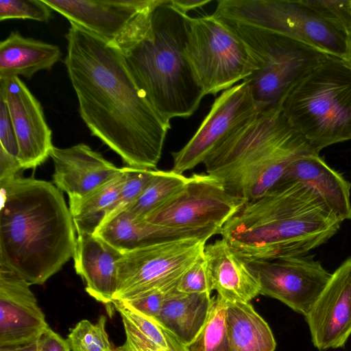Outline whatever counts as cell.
Here are the masks:
<instances>
[{"label":"cell","instance_id":"9","mask_svg":"<svg viewBox=\"0 0 351 351\" xmlns=\"http://www.w3.org/2000/svg\"><path fill=\"white\" fill-rule=\"evenodd\" d=\"M184 53L204 95H216L259 69L245 42L213 14L187 17Z\"/></svg>","mask_w":351,"mask_h":351},{"label":"cell","instance_id":"39","mask_svg":"<svg viewBox=\"0 0 351 351\" xmlns=\"http://www.w3.org/2000/svg\"><path fill=\"white\" fill-rule=\"evenodd\" d=\"M210 1V0H171L173 6L184 14H188L191 10L201 8Z\"/></svg>","mask_w":351,"mask_h":351},{"label":"cell","instance_id":"22","mask_svg":"<svg viewBox=\"0 0 351 351\" xmlns=\"http://www.w3.org/2000/svg\"><path fill=\"white\" fill-rule=\"evenodd\" d=\"M61 56L58 46L12 32L0 43V78L30 79L40 71L51 70Z\"/></svg>","mask_w":351,"mask_h":351},{"label":"cell","instance_id":"3","mask_svg":"<svg viewBox=\"0 0 351 351\" xmlns=\"http://www.w3.org/2000/svg\"><path fill=\"white\" fill-rule=\"evenodd\" d=\"M188 16L171 0H154L110 43L149 103L169 122L191 116L205 96L184 53Z\"/></svg>","mask_w":351,"mask_h":351},{"label":"cell","instance_id":"20","mask_svg":"<svg viewBox=\"0 0 351 351\" xmlns=\"http://www.w3.org/2000/svg\"><path fill=\"white\" fill-rule=\"evenodd\" d=\"M204 255L213 289L227 301L250 302L260 294L258 280L250 266L223 238L205 245Z\"/></svg>","mask_w":351,"mask_h":351},{"label":"cell","instance_id":"27","mask_svg":"<svg viewBox=\"0 0 351 351\" xmlns=\"http://www.w3.org/2000/svg\"><path fill=\"white\" fill-rule=\"evenodd\" d=\"M173 170L153 171L152 176L143 193L132 204L124 206L134 218L142 220L153 210L168 199L189 180Z\"/></svg>","mask_w":351,"mask_h":351},{"label":"cell","instance_id":"25","mask_svg":"<svg viewBox=\"0 0 351 351\" xmlns=\"http://www.w3.org/2000/svg\"><path fill=\"white\" fill-rule=\"evenodd\" d=\"M226 322L232 351H275L270 327L250 302L227 301Z\"/></svg>","mask_w":351,"mask_h":351},{"label":"cell","instance_id":"13","mask_svg":"<svg viewBox=\"0 0 351 351\" xmlns=\"http://www.w3.org/2000/svg\"><path fill=\"white\" fill-rule=\"evenodd\" d=\"M248 263L258 280L260 294L278 300L304 317L332 275L313 256Z\"/></svg>","mask_w":351,"mask_h":351},{"label":"cell","instance_id":"23","mask_svg":"<svg viewBox=\"0 0 351 351\" xmlns=\"http://www.w3.org/2000/svg\"><path fill=\"white\" fill-rule=\"evenodd\" d=\"M94 235L122 254L164 241L186 238L144 219L134 218L124 206L110 212Z\"/></svg>","mask_w":351,"mask_h":351},{"label":"cell","instance_id":"35","mask_svg":"<svg viewBox=\"0 0 351 351\" xmlns=\"http://www.w3.org/2000/svg\"><path fill=\"white\" fill-rule=\"evenodd\" d=\"M0 147L18 157L19 146L4 95L0 93Z\"/></svg>","mask_w":351,"mask_h":351},{"label":"cell","instance_id":"2","mask_svg":"<svg viewBox=\"0 0 351 351\" xmlns=\"http://www.w3.org/2000/svg\"><path fill=\"white\" fill-rule=\"evenodd\" d=\"M0 265L43 285L73 257L75 226L62 192L50 182L17 177L0 183Z\"/></svg>","mask_w":351,"mask_h":351},{"label":"cell","instance_id":"29","mask_svg":"<svg viewBox=\"0 0 351 351\" xmlns=\"http://www.w3.org/2000/svg\"><path fill=\"white\" fill-rule=\"evenodd\" d=\"M114 308L149 341L163 351H189L171 331L157 319L149 317L122 301H114Z\"/></svg>","mask_w":351,"mask_h":351},{"label":"cell","instance_id":"11","mask_svg":"<svg viewBox=\"0 0 351 351\" xmlns=\"http://www.w3.org/2000/svg\"><path fill=\"white\" fill-rule=\"evenodd\" d=\"M207 241L203 238L171 239L123 254L117 262L114 301L130 300L153 289L177 285L204 253Z\"/></svg>","mask_w":351,"mask_h":351},{"label":"cell","instance_id":"43","mask_svg":"<svg viewBox=\"0 0 351 351\" xmlns=\"http://www.w3.org/2000/svg\"><path fill=\"white\" fill-rule=\"evenodd\" d=\"M112 351H115V350H112Z\"/></svg>","mask_w":351,"mask_h":351},{"label":"cell","instance_id":"30","mask_svg":"<svg viewBox=\"0 0 351 351\" xmlns=\"http://www.w3.org/2000/svg\"><path fill=\"white\" fill-rule=\"evenodd\" d=\"M106 318L101 315L95 324L80 321L70 330L67 341L71 351H112L106 330Z\"/></svg>","mask_w":351,"mask_h":351},{"label":"cell","instance_id":"38","mask_svg":"<svg viewBox=\"0 0 351 351\" xmlns=\"http://www.w3.org/2000/svg\"><path fill=\"white\" fill-rule=\"evenodd\" d=\"M23 170L18 158L8 154L0 147V183L16 179Z\"/></svg>","mask_w":351,"mask_h":351},{"label":"cell","instance_id":"7","mask_svg":"<svg viewBox=\"0 0 351 351\" xmlns=\"http://www.w3.org/2000/svg\"><path fill=\"white\" fill-rule=\"evenodd\" d=\"M213 14L286 36L330 56L346 58V26L313 0H219Z\"/></svg>","mask_w":351,"mask_h":351},{"label":"cell","instance_id":"34","mask_svg":"<svg viewBox=\"0 0 351 351\" xmlns=\"http://www.w3.org/2000/svg\"><path fill=\"white\" fill-rule=\"evenodd\" d=\"M177 285L153 289L132 299L123 300L122 302L136 311L156 319L166 299L176 289Z\"/></svg>","mask_w":351,"mask_h":351},{"label":"cell","instance_id":"36","mask_svg":"<svg viewBox=\"0 0 351 351\" xmlns=\"http://www.w3.org/2000/svg\"><path fill=\"white\" fill-rule=\"evenodd\" d=\"M122 321L125 341L115 351H163L149 341L127 320L122 319Z\"/></svg>","mask_w":351,"mask_h":351},{"label":"cell","instance_id":"15","mask_svg":"<svg viewBox=\"0 0 351 351\" xmlns=\"http://www.w3.org/2000/svg\"><path fill=\"white\" fill-rule=\"evenodd\" d=\"M304 317L318 350L345 346L351 335V256L332 274Z\"/></svg>","mask_w":351,"mask_h":351},{"label":"cell","instance_id":"8","mask_svg":"<svg viewBox=\"0 0 351 351\" xmlns=\"http://www.w3.org/2000/svg\"><path fill=\"white\" fill-rule=\"evenodd\" d=\"M261 62L246 78L259 112L280 106L290 90L328 56L286 36L243 23L221 19Z\"/></svg>","mask_w":351,"mask_h":351},{"label":"cell","instance_id":"41","mask_svg":"<svg viewBox=\"0 0 351 351\" xmlns=\"http://www.w3.org/2000/svg\"><path fill=\"white\" fill-rule=\"evenodd\" d=\"M347 51L344 61L351 67V25L347 29Z\"/></svg>","mask_w":351,"mask_h":351},{"label":"cell","instance_id":"6","mask_svg":"<svg viewBox=\"0 0 351 351\" xmlns=\"http://www.w3.org/2000/svg\"><path fill=\"white\" fill-rule=\"evenodd\" d=\"M280 108L317 154L351 139V67L329 56L287 94Z\"/></svg>","mask_w":351,"mask_h":351},{"label":"cell","instance_id":"26","mask_svg":"<svg viewBox=\"0 0 351 351\" xmlns=\"http://www.w3.org/2000/svg\"><path fill=\"white\" fill-rule=\"evenodd\" d=\"M126 180L124 167L114 178L81 197L69 198L77 234H94L116 204Z\"/></svg>","mask_w":351,"mask_h":351},{"label":"cell","instance_id":"14","mask_svg":"<svg viewBox=\"0 0 351 351\" xmlns=\"http://www.w3.org/2000/svg\"><path fill=\"white\" fill-rule=\"evenodd\" d=\"M0 93L6 100L16 134L18 160L23 169H34L46 161L54 148L43 108L18 76L0 78Z\"/></svg>","mask_w":351,"mask_h":351},{"label":"cell","instance_id":"18","mask_svg":"<svg viewBox=\"0 0 351 351\" xmlns=\"http://www.w3.org/2000/svg\"><path fill=\"white\" fill-rule=\"evenodd\" d=\"M50 157L53 182L69 198L86 195L121 169L83 143L66 148L54 147Z\"/></svg>","mask_w":351,"mask_h":351},{"label":"cell","instance_id":"1","mask_svg":"<svg viewBox=\"0 0 351 351\" xmlns=\"http://www.w3.org/2000/svg\"><path fill=\"white\" fill-rule=\"evenodd\" d=\"M64 60L81 118L128 167L154 170L171 128L137 86L113 45L74 25Z\"/></svg>","mask_w":351,"mask_h":351},{"label":"cell","instance_id":"37","mask_svg":"<svg viewBox=\"0 0 351 351\" xmlns=\"http://www.w3.org/2000/svg\"><path fill=\"white\" fill-rule=\"evenodd\" d=\"M36 351H71L70 346L60 335L49 327L36 341Z\"/></svg>","mask_w":351,"mask_h":351},{"label":"cell","instance_id":"10","mask_svg":"<svg viewBox=\"0 0 351 351\" xmlns=\"http://www.w3.org/2000/svg\"><path fill=\"white\" fill-rule=\"evenodd\" d=\"M245 203L243 199L230 194L215 176L193 173L181 189L144 220L186 238L208 240L220 234Z\"/></svg>","mask_w":351,"mask_h":351},{"label":"cell","instance_id":"28","mask_svg":"<svg viewBox=\"0 0 351 351\" xmlns=\"http://www.w3.org/2000/svg\"><path fill=\"white\" fill-rule=\"evenodd\" d=\"M227 301L218 294L213 298L202 328L187 346L189 351H232L226 322Z\"/></svg>","mask_w":351,"mask_h":351},{"label":"cell","instance_id":"17","mask_svg":"<svg viewBox=\"0 0 351 351\" xmlns=\"http://www.w3.org/2000/svg\"><path fill=\"white\" fill-rule=\"evenodd\" d=\"M52 10L112 43L154 0H43Z\"/></svg>","mask_w":351,"mask_h":351},{"label":"cell","instance_id":"5","mask_svg":"<svg viewBox=\"0 0 351 351\" xmlns=\"http://www.w3.org/2000/svg\"><path fill=\"white\" fill-rule=\"evenodd\" d=\"M308 154L317 153L278 107L250 118L203 164L206 173L219 179L230 194L247 202L274 187L293 160Z\"/></svg>","mask_w":351,"mask_h":351},{"label":"cell","instance_id":"21","mask_svg":"<svg viewBox=\"0 0 351 351\" xmlns=\"http://www.w3.org/2000/svg\"><path fill=\"white\" fill-rule=\"evenodd\" d=\"M296 181L314 190L343 221L351 219V184L317 154L300 156L285 169L278 182Z\"/></svg>","mask_w":351,"mask_h":351},{"label":"cell","instance_id":"19","mask_svg":"<svg viewBox=\"0 0 351 351\" xmlns=\"http://www.w3.org/2000/svg\"><path fill=\"white\" fill-rule=\"evenodd\" d=\"M123 254L94 234H77L73 255L75 272L86 291L97 301L112 306L117 289V262Z\"/></svg>","mask_w":351,"mask_h":351},{"label":"cell","instance_id":"16","mask_svg":"<svg viewBox=\"0 0 351 351\" xmlns=\"http://www.w3.org/2000/svg\"><path fill=\"white\" fill-rule=\"evenodd\" d=\"M29 286L0 265V348L32 343L49 327Z\"/></svg>","mask_w":351,"mask_h":351},{"label":"cell","instance_id":"40","mask_svg":"<svg viewBox=\"0 0 351 351\" xmlns=\"http://www.w3.org/2000/svg\"><path fill=\"white\" fill-rule=\"evenodd\" d=\"M36 341L21 346L0 348V351H36Z\"/></svg>","mask_w":351,"mask_h":351},{"label":"cell","instance_id":"24","mask_svg":"<svg viewBox=\"0 0 351 351\" xmlns=\"http://www.w3.org/2000/svg\"><path fill=\"white\" fill-rule=\"evenodd\" d=\"M210 295L185 293L176 288L163 303L156 319L188 346L206 322L213 301Z\"/></svg>","mask_w":351,"mask_h":351},{"label":"cell","instance_id":"31","mask_svg":"<svg viewBox=\"0 0 351 351\" xmlns=\"http://www.w3.org/2000/svg\"><path fill=\"white\" fill-rule=\"evenodd\" d=\"M51 10L43 0H1L0 21L21 19L46 23Z\"/></svg>","mask_w":351,"mask_h":351},{"label":"cell","instance_id":"42","mask_svg":"<svg viewBox=\"0 0 351 351\" xmlns=\"http://www.w3.org/2000/svg\"><path fill=\"white\" fill-rule=\"evenodd\" d=\"M350 12H351V0H350Z\"/></svg>","mask_w":351,"mask_h":351},{"label":"cell","instance_id":"4","mask_svg":"<svg viewBox=\"0 0 351 351\" xmlns=\"http://www.w3.org/2000/svg\"><path fill=\"white\" fill-rule=\"evenodd\" d=\"M343 221L312 189L278 183L246 202L220 234L247 262L304 256L326 243Z\"/></svg>","mask_w":351,"mask_h":351},{"label":"cell","instance_id":"12","mask_svg":"<svg viewBox=\"0 0 351 351\" xmlns=\"http://www.w3.org/2000/svg\"><path fill=\"white\" fill-rule=\"evenodd\" d=\"M258 112L246 82L223 91L191 138L181 149L171 154V170L183 174L204 163L223 141Z\"/></svg>","mask_w":351,"mask_h":351},{"label":"cell","instance_id":"32","mask_svg":"<svg viewBox=\"0 0 351 351\" xmlns=\"http://www.w3.org/2000/svg\"><path fill=\"white\" fill-rule=\"evenodd\" d=\"M177 290L185 293H211V278L204 253L180 278Z\"/></svg>","mask_w":351,"mask_h":351},{"label":"cell","instance_id":"33","mask_svg":"<svg viewBox=\"0 0 351 351\" xmlns=\"http://www.w3.org/2000/svg\"><path fill=\"white\" fill-rule=\"evenodd\" d=\"M124 168L126 172V180L110 212L118 207L130 205L136 201L146 187L154 170L141 169L128 166Z\"/></svg>","mask_w":351,"mask_h":351}]
</instances>
